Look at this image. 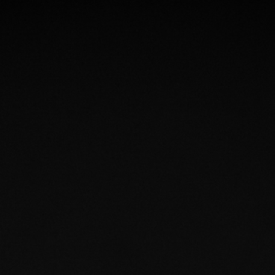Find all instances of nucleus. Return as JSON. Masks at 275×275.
<instances>
[]
</instances>
